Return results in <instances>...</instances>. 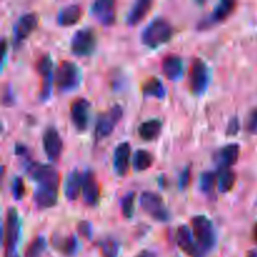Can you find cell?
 Listing matches in <instances>:
<instances>
[{
  "instance_id": "cell-1",
  "label": "cell",
  "mask_w": 257,
  "mask_h": 257,
  "mask_svg": "<svg viewBox=\"0 0 257 257\" xmlns=\"http://www.w3.org/2000/svg\"><path fill=\"white\" fill-rule=\"evenodd\" d=\"M172 25L163 18H156L143 29L142 34H141V40L146 47L155 49V48L167 43L172 38Z\"/></svg>"
},
{
  "instance_id": "cell-2",
  "label": "cell",
  "mask_w": 257,
  "mask_h": 257,
  "mask_svg": "<svg viewBox=\"0 0 257 257\" xmlns=\"http://www.w3.org/2000/svg\"><path fill=\"white\" fill-rule=\"evenodd\" d=\"M191 226H192L193 237L201 251L206 253L212 250L216 246L217 236L210 218L203 215L195 216L191 218Z\"/></svg>"
},
{
  "instance_id": "cell-3",
  "label": "cell",
  "mask_w": 257,
  "mask_h": 257,
  "mask_svg": "<svg viewBox=\"0 0 257 257\" xmlns=\"http://www.w3.org/2000/svg\"><path fill=\"white\" fill-rule=\"evenodd\" d=\"M82 73L79 67L70 60H63L58 65L54 74L55 87L59 92H70L79 87Z\"/></svg>"
},
{
  "instance_id": "cell-4",
  "label": "cell",
  "mask_w": 257,
  "mask_h": 257,
  "mask_svg": "<svg viewBox=\"0 0 257 257\" xmlns=\"http://www.w3.org/2000/svg\"><path fill=\"white\" fill-rule=\"evenodd\" d=\"M20 217L14 207L8 210L4 221V231H3V241H4L5 255L13 256L18 255L17 246L20 237Z\"/></svg>"
},
{
  "instance_id": "cell-5",
  "label": "cell",
  "mask_w": 257,
  "mask_h": 257,
  "mask_svg": "<svg viewBox=\"0 0 257 257\" xmlns=\"http://www.w3.org/2000/svg\"><path fill=\"white\" fill-rule=\"evenodd\" d=\"M97 47V34L89 27L82 28L73 34L70 40V50L78 57H88L93 54Z\"/></svg>"
},
{
  "instance_id": "cell-6",
  "label": "cell",
  "mask_w": 257,
  "mask_h": 257,
  "mask_svg": "<svg viewBox=\"0 0 257 257\" xmlns=\"http://www.w3.org/2000/svg\"><path fill=\"white\" fill-rule=\"evenodd\" d=\"M27 173L39 185L50 186V187H59V173L54 167L44 163H38L29 161L25 166Z\"/></svg>"
},
{
  "instance_id": "cell-7",
  "label": "cell",
  "mask_w": 257,
  "mask_h": 257,
  "mask_svg": "<svg viewBox=\"0 0 257 257\" xmlns=\"http://www.w3.org/2000/svg\"><path fill=\"white\" fill-rule=\"evenodd\" d=\"M140 205L143 211L155 220L161 221V222L170 220V212L163 202V198L158 193L145 191L140 197Z\"/></svg>"
},
{
  "instance_id": "cell-8",
  "label": "cell",
  "mask_w": 257,
  "mask_h": 257,
  "mask_svg": "<svg viewBox=\"0 0 257 257\" xmlns=\"http://www.w3.org/2000/svg\"><path fill=\"white\" fill-rule=\"evenodd\" d=\"M211 80V72L208 65L200 58L193 59L190 68V88L196 95H201L206 92Z\"/></svg>"
},
{
  "instance_id": "cell-9",
  "label": "cell",
  "mask_w": 257,
  "mask_h": 257,
  "mask_svg": "<svg viewBox=\"0 0 257 257\" xmlns=\"http://www.w3.org/2000/svg\"><path fill=\"white\" fill-rule=\"evenodd\" d=\"M122 115L123 109L120 105H113V107L110 108V109H108L107 112L102 113V114L98 117L97 123H95V140H104L108 136L112 135V132L114 131L115 125L119 122Z\"/></svg>"
},
{
  "instance_id": "cell-10",
  "label": "cell",
  "mask_w": 257,
  "mask_h": 257,
  "mask_svg": "<svg viewBox=\"0 0 257 257\" xmlns=\"http://www.w3.org/2000/svg\"><path fill=\"white\" fill-rule=\"evenodd\" d=\"M38 74L42 77V87H40L39 99L42 102H45L52 94L53 87V60L49 54H43L38 59L37 65H35Z\"/></svg>"
},
{
  "instance_id": "cell-11",
  "label": "cell",
  "mask_w": 257,
  "mask_h": 257,
  "mask_svg": "<svg viewBox=\"0 0 257 257\" xmlns=\"http://www.w3.org/2000/svg\"><path fill=\"white\" fill-rule=\"evenodd\" d=\"M38 15L35 13H25L17 20L13 32V44L19 47L38 27Z\"/></svg>"
},
{
  "instance_id": "cell-12",
  "label": "cell",
  "mask_w": 257,
  "mask_h": 257,
  "mask_svg": "<svg viewBox=\"0 0 257 257\" xmlns=\"http://www.w3.org/2000/svg\"><path fill=\"white\" fill-rule=\"evenodd\" d=\"M236 3L230 2V0H223V2L218 3L215 8H213L212 13L201 19L197 24L198 30H205L208 28L213 27V25L218 24V23L223 22L231 13L235 10Z\"/></svg>"
},
{
  "instance_id": "cell-13",
  "label": "cell",
  "mask_w": 257,
  "mask_h": 257,
  "mask_svg": "<svg viewBox=\"0 0 257 257\" xmlns=\"http://www.w3.org/2000/svg\"><path fill=\"white\" fill-rule=\"evenodd\" d=\"M90 103L85 98H77L70 104L72 123L79 132H84L89 123Z\"/></svg>"
},
{
  "instance_id": "cell-14",
  "label": "cell",
  "mask_w": 257,
  "mask_h": 257,
  "mask_svg": "<svg viewBox=\"0 0 257 257\" xmlns=\"http://www.w3.org/2000/svg\"><path fill=\"white\" fill-rule=\"evenodd\" d=\"M43 148L50 161L55 162L59 160L63 151V141L54 127H48L43 133Z\"/></svg>"
},
{
  "instance_id": "cell-15",
  "label": "cell",
  "mask_w": 257,
  "mask_h": 257,
  "mask_svg": "<svg viewBox=\"0 0 257 257\" xmlns=\"http://www.w3.org/2000/svg\"><path fill=\"white\" fill-rule=\"evenodd\" d=\"M176 241H177V245L180 246L181 250L190 257H203V255H205L201 251V248L198 247L197 242H196L195 237H193L192 231L187 226L182 225L177 228Z\"/></svg>"
},
{
  "instance_id": "cell-16",
  "label": "cell",
  "mask_w": 257,
  "mask_h": 257,
  "mask_svg": "<svg viewBox=\"0 0 257 257\" xmlns=\"http://www.w3.org/2000/svg\"><path fill=\"white\" fill-rule=\"evenodd\" d=\"M90 14L100 24L109 27L115 20L114 2H112V0H97L90 5Z\"/></svg>"
},
{
  "instance_id": "cell-17",
  "label": "cell",
  "mask_w": 257,
  "mask_h": 257,
  "mask_svg": "<svg viewBox=\"0 0 257 257\" xmlns=\"http://www.w3.org/2000/svg\"><path fill=\"white\" fill-rule=\"evenodd\" d=\"M82 196L83 200H84V203L88 206L97 205L98 200H99V185H98L94 172L90 170H87L83 173Z\"/></svg>"
},
{
  "instance_id": "cell-18",
  "label": "cell",
  "mask_w": 257,
  "mask_h": 257,
  "mask_svg": "<svg viewBox=\"0 0 257 257\" xmlns=\"http://www.w3.org/2000/svg\"><path fill=\"white\" fill-rule=\"evenodd\" d=\"M240 156V146L237 143H231L221 147L217 152L213 155V161L218 170H225L230 168L231 166L235 165Z\"/></svg>"
},
{
  "instance_id": "cell-19",
  "label": "cell",
  "mask_w": 257,
  "mask_h": 257,
  "mask_svg": "<svg viewBox=\"0 0 257 257\" xmlns=\"http://www.w3.org/2000/svg\"><path fill=\"white\" fill-rule=\"evenodd\" d=\"M58 202V188L50 186H42L37 187L34 192V203L39 210H47L53 207Z\"/></svg>"
},
{
  "instance_id": "cell-20",
  "label": "cell",
  "mask_w": 257,
  "mask_h": 257,
  "mask_svg": "<svg viewBox=\"0 0 257 257\" xmlns=\"http://www.w3.org/2000/svg\"><path fill=\"white\" fill-rule=\"evenodd\" d=\"M131 146L128 142L119 143L114 148L113 153V167L118 176H124L130 170V157H131Z\"/></svg>"
},
{
  "instance_id": "cell-21",
  "label": "cell",
  "mask_w": 257,
  "mask_h": 257,
  "mask_svg": "<svg viewBox=\"0 0 257 257\" xmlns=\"http://www.w3.org/2000/svg\"><path fill=\"white\" fill-rule=\"evenodd\" d=\"M83 15V9L78 4H69L58 12L57 23L62 27H70L79 22Z\"/></svg>"
},
{
  "instance_id": "cell-22",
  "label": "cell",
  "mask_w": 257,
  "mask_h": 257,
  "mask_svg": "<svg viewBox=\"0 0 257 257\" xmlns=\"http://www.w3.org/2000/svg\"><path fill=\"white\" fill-rule=\"evenodd\" d=\"M162 73L170 80H177L182 77L183 64L182 59L176 54H170L163 58L162 60Z\"/></svg>"
},
{
  "instance_id": "cell-23",
  "label": "cell",
  "mask_w": 257,
  "mask_h": 257,
  "mask_svg": "<svg viewBox=\"0 0 257 257\" xmlns=\"http://www.w3.org/2000/svg\"><path fill=\"white\" fill-rule=\"evenodd\" d=\"M82 181L83 173H79L78 170H73L68 175L64 185V195L67 200L75 201L79 197V193L82 192Z\"/></svg>"
},
{
  "instance_id": "cell-24",
  "label": "cell",
  "mask_w": 257,
  "mask_h": 257,
  "mask_svg": "<svg viewBox=\"0 0 257 257\" xmlns=\"http://www.w3.org/2000/svg\"><path fill=\"white\" fill-rule=\"evenodd\" d=\"M152 5L153 3L150 2V0H140V2H136L130 9V12H128L127 18H125V23L128 25H131V27L137 25L148 14Z\"/></svg>"
},
{
  "instance_id": "cell-25",
  "label": "cell",
  "mask_w": 257,
  "mask_h": 257,
  "mask_svg": "<svg viewBox=\"0 0 257 257\" xmlns=\"http://www.w3.org/2000/svg\"><path fill=\"white\" fill-rule=\"evenodd\" d=\"M53 246L57 248L58 251L63 252L67 256H73L78 251V241L75 236H57L55 235L52 240Z\"/></svg>"
},
{
  "instance_id": "cell-26",
  "label": "cell",
  "mask_w": 257,
  "mask_h": 257,
  "mask_svg": "<svg viewBox=\"0 0 257 257\" xmlns=\"http://www.w3.org/2000/svg\"><path fill=\"white\" fill-rule=\"evenodd\" d=\"M161 130H162V120L153 118L141 123L138 127V135L143 141H153L160 136Z\"/></svg>"
},
{
  "instance_id": "cell-27",
  "label": "cell",
  "mask_w": 257,
  "mask_h": 257,
  "mask_svg": "<svg viewBox=\"0 0 257 257\" xmlns=\"http://www.w3.org/2000/svg\"><path fill=\"white\" fill-rule=\"evenodd\" d=\"M142 94L145 97H153L157 98V99H163L166 97V88L158 78L152 77L143 83Z\"/></svg>"
},
{
  "instance_id": "cell-28",
  "label": "cell",
  "mask_w": 257,
  "mask_h": 257,
  "mask_svg": "<svg viewBox=\"0 0 257 257\" xmlns=\"http://www.w3.org/2000/svg\"><path fill=\"white\" fill-rule=\"evenodd\" d=\"M236 182V175L230 168L218 170L217 172V188L221 193L230 192Z\"/></svg>"
},
{
  "instance_id": "cell-29",
  "label": "cell",
  "mask_w": 257,
  "mask_h": 257,
  "mask_svg": "<svg viewBox=\"0 0 257 257\" xmlns=\"http://www.w3.org/2000/svg\"><path fill=\"white\" fill-rule=\"evenodd\" d=\"M133 168L138 172L148 170L153 163V156L147 150H138L133 156Z\"/></svg>"
},
{
  "instance_id": "cell-30",
  "label": "cell",
  "mask_w": 257,
  "mask_h": 257,
  "mask_svg": "<svg viewBox=\"0 0 257 257\" xmlns=\"http://www.w3.org/2000/svg\"><path fill=\"white\" fill-rule=\"evenodd\" d=\"M217 186V173L211 171H205L200 176V188L205 195L212 196L215 192V187Z\"/></svg>"
},
{
  "instance_id": "cell-31",
  "label": "cell",
  "mask_w": 257,
  "mask_h": 257,
  "mask_svg": "<svg viewBox=\"0 0 257 257\" xmlns=\"http://www.w3.org/2000/svg\"><path fill=\"white\" fill-rule=\"evenodd\" d=\"M98 246H99L100 253H102L103 257H118L119 243L113 237L103 238V240L99 241Z\"/></svg>"
},
{
  "instance_id": "cell-32",
  "label": "cell",
  "mask_w": 257,
  "mask_h": 257,
  "mask_svg": "<svg viewBox=\"0 0 257 257\" xmlns=\"http://www.w3.org/2000/svg\"><path fill=\"white\" fill-rule=\"evenodd\" d=\"M47 248V241L43 236H38L32 241L25 251V257H40Z\"/></svg>"
},
{
  "instance_id": "cell-33",
  "label": "cell",
  "mask_w": 257,
  "mask_h": 257,
  "mask_svg": "<svg viewBox=\"0 0 257 257\" xmlns=\"http://www.w3.org/2000/svg\"><path fill=\"white\" fill-rule=\"evenodd\" d=\"M135 192H128L120 200V211H122V215L125 218H131L133 216V213H135Z\"/></svg>"
},
{
  "instance_id": "cell-34",
  "label": "cell",
  "mask_w": 257,
  "mask_h": 257,
  "mask_svg": "<svg viewBox=\"0 0 257 257\" xmlns=\"http://www.w3.org/2000/svg\"><path fill=\"white\" fill-rule=\"evenodd\" d=\"M25 193V185L24 180L22 177H15L12 182V195L14 200L19 201L24 197Z\"/></svg>"
},
{
  "instance_id": "cell-35",
  "label": "cell",
  "mask_w": 257,
  "mask_h": 257,
  "mask_svg": "<svg viewBox=\"0 0 257 257\" xmlns=\"http://www.w3.org/2000/svg\"><path fill=\"white\" fill-rule=\"evenodd\" d=\"M245 128L248 133H257V107L253 108L246 117Z\"/></svg>"
},
{
  "instance_id": "cell-36",
  "label": "cell",
  "mask_w": 257,
  "mask_h": 257,
  "mask_svg": "<svg viewBox=\"0 0 257 257\" xmlns=\"http://www.w3.org/2000/svg\"><path fill=\"white\" fill-rule=\"evenodd\" d=\"M2 100H3V104H4V105L14 104L15 98H14V93H13L10 84H4V85H3Z\"/></svg>"
},
{
  "instance_id": "cell-37",
  "label": "cell",
  "mask_w": 257,
  "mask_h": 257,
  "mask_svg": "<svg viewBox=\"0 0 257 257\" xmlns=\"http://www.w3.org/2000/svg\"><path fill=\"white\" fill-rule=\"evenodd\" d=\"M190 181H191V170L190 167H186L185 170L181 172L180 178H178V187H180L181 190H185V188L188 186V183H190Z\"/></svg>"
},
{
  "instance_id": "cell-38",
  "label": "cell",
  "mask_w": 257,
  "mask_h": 257,
  "mask_svg": "<svg viewBox=\"0 0 257 257\" xmlns=\"http://www.w3.org/2000/svg\"><path fill=\"white\" fill-rule=\"evenodd\" d=\"M77 230L85 238L92 237V225L88 221H80L77 226Z\"/></svg>"
},
{
  "instance_id": "cell-39",
  "label": "cell",
  "mask_w": 257,
  "mask_h": 257,
  "mask_svg": "<svg viewBox=\"0 0 257 257\" xmlns=\"http://www.w3.org/2000/svg\"><path fill=\"white\" fill-rule=\"evenodd\" d=\"M238 130H240V122H238L237 117L231 118L230 122H228L227 130H226V135L235 136V135H237Z\"/></svg>"
},
{
  "instance_id": "cell-40",
  "label": "cell",
  "mask_w": 257,
  "mask_h": 257,
  "mask_svg": "<svg viewBox=\"0 0 257 257\" xmlns=\"http://www.w3.org/2000/svg\"><path fill=\"white\" fill-rule=\"evenodd\" d=\"M15 153H17V156H20V157H23V158H27V162H29V160H28V157H29V153H30V151H29V148L27 147V146H24V145H22V143H18L17 146H15Z\"/></svg>"
},
{
  "instance_id": "cell-41",
  "label": "cell",
  "mask_w": 257,
  "mask_h": 257,
  "mask_svg": "<svg viewBox=\"0 0 257 257\" xmlns=\"http://www.w3.org/2000/svg\"><path fill=\"white\" fill-rule=\"evenodd\" d=\"M136 257H157V255H156L153 251H150V250H143L141 251L140 253H138L137 256Z\"/></svg>"
},
{
  "instance_id": "cell-42",
  "label": "cell",
  "mask_w": 257,
  "mask_h": 257,
  "mask_svg": "<svg viewBox=\"0 0 257 257\" xmlns=\"http://www.w3.org/2000/svg\"><path fill=\"white\" fill-rule=\"evenodd\" d=\"M247 257H257V250H251V251H248Z\"/></svg>"
},
{
  "instance_id": "cell-43",
  "label": "cell",
  "mask_w": 257,
  "mask_h": 257,
  "mask_svg": "<svg viewBox=\"0 0 257 257\" xmlns=\"http://www.w3.org/2000/svg\"><path fill=\"white\" fill-rule=\"evenodd\" d=\"M253 237H255V240L257 242V222L255 223V227H253Z\"/></svg>"
},
{
  "instance_id": "cell-44",
  "label": "cell",
  "mask_w": 257,
  "mask_h": 257,
  "mask_svg": "<svg viewBox=\"0 0 257 257\" xmlns=\"http://www.w3.org/2000/svg\"><path fill=\"white\" fill-rule=\"evenodd\" d=\"M4 257H19V255H13V256H4Z\"/></svg>"
}]
</instances>
